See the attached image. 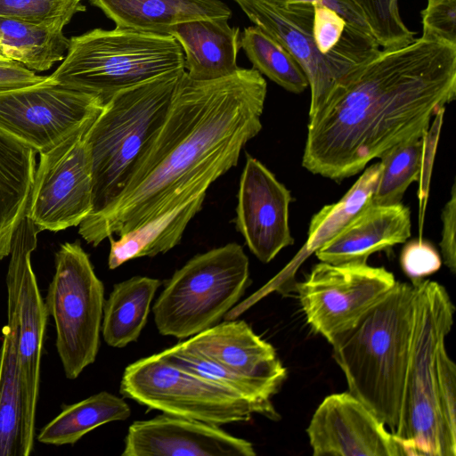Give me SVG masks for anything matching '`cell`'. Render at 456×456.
<instances>
[{"label":"cell","instance_id":"5","mask_svg":"<svg viewBox=\"0 0 456 456\" xmlns=\"http://www.w3.org/2000/svg\"><path fill=\"white\" fill-rule=\"evenodd\" d=\"M414 287L413 323L400 425L394 435L403 454L455 456L456 434L439 402L437 358L452 322L454 305L445 288L421 280Z\"/></svg>","mask_w":456,"mask_h":456},{"label":"cell","instance_id":"6","mask_svg":"<svg viewBox=\"0 0 456 456\" xmlns=\"http://www.w3.org/2000/svg\"><path fill=\"white\" fill-rule=\"evenodd\" d=\"M180 69L184 54L173 36L116 27L71 37L63 61L48 79L105 104L119 91Z\"/></svg>","mask_w":456,"mask_h":456},{"label":"cell","instance_id":"7","mask_svg":"<svg viewBox=\"0 0 456 456\" xmlns=\"http://www.w3.org/2000/svg\"><path fill=\"white\" fill-rule=\"evenodd\" d=\"M249 283V262L236 242L194 256L166 282L152 311L158 331L178 339L218 323Z\"/></svg>","mask_w":456,"mask_h":456},{"label":"cell","instance_id":"39","mask_svg":"<svg viewBox=\"0 0 456 456\" xmlns=\"http://www.w3.org/2000/svg\"><path fill=\"white\" fill-rule=\"evenodd\" d=\"M46 77L37 75L16 61L0 63V91L36 85Z\"/></svg>","mask_w":456,"mask_h":456},{"label":"cell","instance_id":"30","mask_svg":"<svg viewBox=\"0 0 456 456\" xmlns=\"http://www.w3.org/2000/svg\"><path fill=\"white\" fill-rule=\"evenodd\" d=\"M240 45L253 69L285 90L300 94L309 86L305 72L292 55L259 27L245 28Z\"/></svg>","mask_w":456,"mask_h":456},{"label":"cell","instance_id":"21","mask_svg":"<svg viewBox=\"0 0 456 456\" xmlns=\"http://www.w3.org/2000/svg\"><path fill=\"white\" fill-rule=\"evenodd\" d=\"M7 323L0 349V456H23L18 367V293L20 265L12 254L7 276Z\"/></svg>","mask_w":456,"mask_h":456},{"label":"cell","instance_id":"20","mask_svg":"<svg viewBox=\"0 0 456 456\" xmlns=\"http://www.w3.org/2000/svg\"><path fill=\"white\" fill-rule=\"evenodd\" d=\"M170 35L184 54L187 76L196 81H211L234 74L240 67L237 55L240 30L226 18L202 19L176 25Z\"/></svg>","mask_w":456,"mask_h":456},{"label":"cell","instance_id":"12","mask_svg":"<svg viewBox=\"0 0 456 456\" xmlns=\"http://www.w3.org/2000/svg\"><path fill=\"white\" fill-rule=\"evenodd\" d=\"M40 153L26 215L39 232L79 225L92 211V170L85 134Z\"/></svg>","mask_w":456,"mask_h":456},{"label":"cell","instance_id":"32","mask_svg":"<svg viewBox=\"0 0 456 456\" xmlns=\"http://www.w3.org/2000/svg\"><path fill=\"white\" fill-rule=\"evenodd\" d=\"M363 15L371 33L382 49L396 48L411 43L414 32L403 23L399 0H352Z\"/></svg>","mask_w":456,"mask_h":456},{"label":"cell","instance_id":"35","mask_svg":"<svg viewBox=\"0 0 456 456\" xmlns=\"http://www.w3.org/2000/svg\"><path fill=\"white\" fill-rule=\"evenodd\" d=\"M400 264L403 273L411 283L437 272L442 259L437 250L428 241L412 240L407 242L400 256Z\"/></svg>","mask_w":456,"mask_h":456},{"label":"cell","instance_id":"8","mask_svg":"<svg viewBox=\"0 0 456 456\" xmlns=\"http://www.w3.org/2000/svg\"><path fill=\"white\" fill-rule=\"evenodd\" d=\"M104 302V285L79 241L61 245L45 304L54 322L55 346L69 379H77L96 359Z\"/></svg>","mask_w":456,"mask_h":456},{"label":"cell","instance_id":"18","mask_svg":"<svg viewBox=\"0 0 456 456\" xmlns=\"http://www.w3.org/2000/svg\"><path fill=\"white\" fill-rule=\"evenodd\" d=\"M180 344L237 373L280 387L287 377L274 347L243 320H224Z\"/></svg>","mask_w":456,"mask_h":456},{"label":"cell","instance_id":"22","mask_svg":"<svg viewBox=\"0 0 456 456\" xmlns=\"http://www.w3.org/2000/svg\"><path fill=\"white\" fill-rule=\"evenodd\" d=\"M116 27L170 35L178 24L232 15L221 0H90Z\"/></svg>","mask_w":456,"mask_h":456},{"label":"cell","instance_id":"29","mask_svg":"<svg viewBox=\"0 0 456 456\" xmlns=\"http://www.w3.org/2000/svg\"><path fill=\"white\" fill-rule=\"evenodd\" d=\"M380 173V163L372 164L338 202L324 206L314 215L300 256L314 253L370 203Z\"/></svg>","mask_w":456,"mask_h":456},{"label":"cell","instance_id":"24","mask_svg":"<svg viewBox=\"0 0 456 456\" xmlns=\"http://www.w3.org/2000/svg\"><path fill=\"white\" fill-rule=\"evenodd\" d=\"M206 193L159 216L118 236H110L108 266L114 270L126 262L142 256L164 254L178 245L185 228L201 209Z\"/></svg>","mask_w":456,"mask_h":456},{"label":"cell","instance_id":"10","mask_svg":"<svg viewBox=\"0 0 456 456\" xmlns=\"http://www.w3.org/2000/svg\"><path fill=\"white\" fill-rule=\"evenodd\" d=\"M91 94L41 83L0 91V132L45 153L89 127L103 108Z\"/></svg>","mask_w":456,"mask_h":456},{"label":"cell","instance_id":"11","mask_svg":"<svg viewBox=\"0 0 456 456\" xmlns=\"http://www.w3.org/2000/svg\"><path fill=\"white\" fill-rule=\"evenodd\" d=\"M396 282L384 267L315 265L297 285L308 324L330 344L350 330Z\"/></svg>","mask_w":456,"mask_h":456},{"label":"cell","instance_id":"1","mask_svg":"<svg viewBox=\"0 0 456 456\" xmlns=\"http://www.w3.org/2000/svg\"><path fill=\"white\" fill-rule=\"evenodd\" d=\"M266 93L265 79L253 68L211 81L192 80L184 71L129 183L110 208L79 224L81 237L96 247L206 193L261 131Z\"/></svg>","mask_w":456,"mask_h":456},{"label":"cell","instance_id":"36","mask_svg":"<svg viewBox=\"0 0 456 456\" xmlns=\"http://www.w3.org/2000/svg\"><path fill=\"white\" fill-rule=\"evenodd\" d=\"M437 367L441 411L449 428L456 434V367L446 352L445 344L439 349Z\"/></svg>","mask_w":456,"mask_h":456},{"label":"cell","instance_id":"13","mask_svg":"<svg viewBox=\"0 0 456 456\" xmlns=\"http://www.w3.org/2000/svg\"><path fill=\"white\" fill-rule=\"evenodd\" d=\"M38 231L25 215L12 243L18 254L20 286L18 293V367L21 404V444L23 456L34 449L36 411L39 393L40 362L48 313L31 265Z\"/></svg>","mask_w":456,"mask_h":456},{"label":"cell","instance_id":"28","mask_svg":"<svg viewBox=\"0 0 456 456\" xmlns=\"http://www.w3.org/2000/svg\"><path fill=\"white\" fill-rule=\"evenodd\" d=\"M161 354L172 363L237 393L255 407L256 414L272 420L279 419L271 399L280 387L237 373L184 348L180 343L167 348Z\"/></svg>","mask_w":456,"mask_h":456},{"label":"cell","instance_id":"4","mask_svg":"<svg viewBox=\"0 0 456 456\" xmlns=\"http://www.w3.org/2000/svg\"><path fill=\"white\" fill-rule=\"evenodd\" d=\"M184 71L118 92L86 130L93 184L86 218L106 210L122 194L162 127Z\"/></svg>","mask_w":456,"mask_h":456},{"label":"cell","instance_id":"38","mask_svg":"<svg viewBox=\"0 0 456 456\" xmlns=\"http://www.w3.org/2000/svg\"><path fill=\"white\" fill-rule=\"evenodd\" d=\"M442 232L439 243L443 262L452 273L456 271V186L453 183L451 197L441 214Z\"/></svg>","mask_w":456,"mask_h":456},{"label":"cell","instance_id":"9","mask_svg":"<svg viewBox=\"0 0 456 456\" xmlns=\"http://www.w3.org/2000/svg\"><path fill=\"white\" fill-rule=\"evenodd\" d=\"M119 392L150 409L217 426L247 422L256 413L237 393L172 363L161 353L129 364Z\"/></svg>","mask_w":456,"mask_h":456},{"label":"cell","instance_id":"2","mask_svg":"<svg viewBox=\"0 0 456 456\" xmlns=\"http://www.w3.org/2000/svg\"><path fill=\"white\" fill-rule=\"evenodd\" d=\"M456 95V45L415 38L379 49L339 78L311 116L302 165L341 181L422 136Z\"/></svg>","mask_w":456,"mask_h":456},{"label":"cell","instance_id":"17","mask_svg":"<svg viewBox=\"0 0 456 456\" xmlns=\"http://www.w3.org/2000/svg\"><path fill=\"white\" fill-rule=\"evenodd\" d=\"M122 456H255L253 444L219 426L162 413L133 422Z\"/></svg>","mask_w":456,"mask_h":456},{"label":"cell","instance_id":"14","mask_svg":"<svg viewBox=\"0 0 456 456\" xmlns=\"http://www.w3.org/2000/svg\"><path fill=\"white\" fill-rule=\"evenodd\" d=\"M248 18L280 43L305 72L311 90L309 114L323 103L349 69L318 50L314 35V4L274 5L264 0H234Z\"/></svg>","mask_w":456,"mask_h":456},{"label":"cell","instance_id":"15","mask_svg":"<svg viewBox=\"0 0 456 456\" xmlns=\"http://www.w3.org/2000/svg\"><path fill=\"white\" fill-rule=\"evenodd\" d=\"M306 433L314 456H404L385 424L349 392L326 396Z\"/></svg>","mask_w":456,"mask_h":456},{"label":"cell","instance_id":"34","mask_svg":"<svg viewBox=\"0 0 456 456\" xmlns=\"http://www.w3.org/2000/svg\"><path fill=\"white\" fill-rule=\"evenodd\" d=\"M421 17L422 38L456 45V0H428Z\"/></svg>","mask_w":456,"mask_h":456},{"label":"cell","instance_id":"25","mask_svg":"<svg viewBox=\"0 0 456 456\" xmlns=\"http://www.w3.org/2000/svg\"><path fill=\"white\" fill-rule=\"evenodd\" d=\"M160 285L159 279L134 276L113 286L104 302L101 329L108 346L121 348L138 339Z\"/></svg>","mask_w":456,"mask_h":456},{"label":"cell","instance_id":"42","mask_svg":"<svg viewBox=\"0 0 456 456\" xmlns=\"http://www.w3.org/2000/svg\"><path fill=\"white\" fill-rule=\"evenodd\" d=\"M80 1H82V0H80Z\"/></svg>","mask_w":456,"mask_h":456},{"label":"cell","instance_id":"16","mask_svg":"<svg viewBox=\"0 0 456 456\" xmlns=\"http://www.w3.org/2000/svg\"><path fill=\"white\" fill-rule=\"evenodd\" d=\"M235 226L250 251L269 263L294 243L289 225L290 191L258 159L247 154L237 195Z\"/></svg>","mask_w":456,"mask_h":456},{"label":"cell","instance_id":"31","mask_svg":"<svg viewBox=\"0 0 456 456\" xmlns=\"http://www.w3.org/2000/svg\"><path fill=\"white\" fill-rule=\"evenodd\" d=\"M423 135L398 143L379 157L381 173L371 204H399L410 184L419 181L422 167Z\"/></svg>","mask_w":456,"mask_h":456},{"label":"cell","instance_id":"27","mask_svg":"<svg viewBox=\"0 0 456 456\" xmlns=\"http://www.w3.org/2000/svg\"><path fill=\"white\" fill-rule=\"evenodd\" d=\"M131 415L127 403L102 391L77 403L63 405L61 411L37 435V441L50 445L74 444L100 426L126 420Z\"/></svg>","mask_w":456,"mask_h":456},{"label":"cell","instance_id":"33","mask_svg":"<svg viewBox=\"0 0 456 456\" xmlns=\"http://www.w3.org/2000/svg\"><path fill=\"white\" fill-rule=\"evenodd\" d=\"M85 11L80 0H0V16L32 23L59 22L66 26Z\"/></svg>","mask_w":456,"mask_h":456},{"label":"cell","instance_id":"23","mask_svg":"<svg viewBox=\"0 0 456 456\" xmlns=\"http://www.w3.org/2000/svg\"><path fill=\"white\" fill-rule=\"evenodd\" d=\"M36 153L0 132V261L10 255L14 233L27 212Z\"/></svg>","mask_w":456,"mask_h":456},{"label":"cell","instance_id":"37","mask_svg":"<svg viewBox=\"0 0 456 456\" xmlns=\"http://www.w3.org/2000/svg\"><path fill=\"white\" fill-rule=\"evenodd\" d=\"M444 110L445 109L440 110L434 116L435 120L433 121L432 125H429L428 129L423 135L424 147L422 156V167L420 176L418 181L419 183V199L421 224L423 223L424 211L428 195L431 171L434 164L436 145L438 142L440 129L443 123Z\"/></svg>","mask_w":456,"mask_h":456},{"label":"cell","instance_id":"19","mask_svg":"<svg viewBox=\"0 0 456 456\" xmlns=\"http://www.w3.org/2000/svg\"><path fill=\"white\" fill-rule=\"evenodd\" d=\"M411 228V212L402 203H370L314 253L329 264H366L371 254L404 243Z\"/></svg>","mask_w":456,"mask_h":456},{"label":"cell","instance_id":"26","mask_svg":"<svg viewBox=\"0 0 456 456\" xmlns=\"http://www.w3.org/2000/svg\"><path fill=\"white\" fill-rule=\"evenodd\" d=\"M64 27L0 16V43L13 61L32 71H45L67 54L69 39L63 34Z\"/></svg>","mask_w":456,"mask_h":456},{"label":"cell","instance_id":"40","mask_svg":"<svg viewBox=\"0 0 456 456\" xmlns=\"http://www.w3.org/2000/svg\"><path fill=\"white\" fill-rule=\"evenodd\" d=\"M274 5H287L297 3L322 4L335 11L338 14H343L347 7V0H264Z\"/></svg>","mask_w":456,"mask_h":456},{"label":"cell","instance_id":"3","mask_svg":"<svg viewBox=\"0 0 456 456\" xmlns=\"http://www.w3.org/2000/svg\"><path fill=\"white\" fill-rule=\"evenodd\" d=\"M412 284L396 281L350 330L332 343L348 392L395 435L399 428L412 323Z\"/></svg>","mask_w":456,"mask_h":456},{"label":"cell","instance_id":"41","mask_svg":"<svg viewBox=\"0 0 456 456\" xmlns=\"http://www.w3.org/2000/svg\"><path fill=\"white\" fill-rule=\"evenodd\" d=\"M0 58L3 59L5 61L12 62L13 61L9 57L7 54L4 45L0 43Z\"/></svg>","mask_w":456,"mask_h":456}]
</instances>
